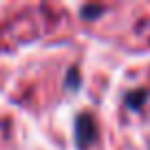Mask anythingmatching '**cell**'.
I'll use <instances>...</instances> for the list:
<instances>
[{"instance_id":"6da1fadb","label":"cell","mask_w":150,"mask_h":150,"mask_svg":"<svg viewBox=\"0 0 150 150\" xmlns=\"http://www.w3.org/2000/svg\"><path fill=\"white\" fill-rule=\"evenodd\" d=\"M97 139V124H95L91 112H82L75 119V141L80 150H86L93 141Z\"/></svg>"},{"instance_id":"7a4b0ae2","label":"cell","mask_w":150,"mask_h":150,"mask_svg":"<svg viewBox=\"0 0 150 150\" xmlns=\"http://www.w3.org/2000/svg\"><path fill=\"white\" fill-rule=\"evenodd\" d=\"M64 84H66V88H69V91H75L77 86H80V73H77V69H75V66L69 71V73H66Z\"/></svg>"},{"instance_id":"3957f363","label":"cell","mask_w":150,"mask_h":150,"mask_svg":"<svg viewBox=\"0 0 150 150\" xmlns=\"http://www.w3.org/2000/svg\"><path fill=\"white\" fill-rule=\"evenodd\" d=\"M144 99H146V93H144V91H137V93H130V95L126 97V104H128L130 108H139Z\"/></svg>"},{"instance_id":"277c9868","label":"cell","mask_w":150,"mask_h":150,"mask_svg":"<svg viewBox=\"0 0 150 150\" xmlns=\"http://www.w3.org/2000/svg\"><path fill=\"white\" fill-rule=\"evenodd\" d=\"M97 13H102V7H84L82 9V18H86V20H93Z\"/></svg>"}]
</instances>
